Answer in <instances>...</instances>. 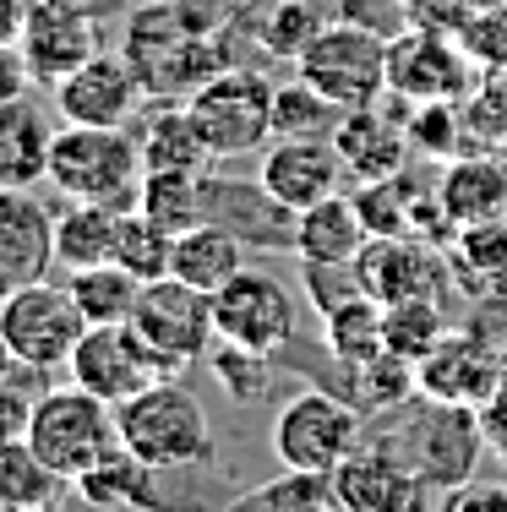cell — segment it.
I'll return each instance as SVG.
<instances>
[{
  "instance_id": "cell-21",
  "label": "cell",
  "mask_w": 507,
  "mask_h": 512,
  "mask_svg": "<svg viewBox=\"0 0 507 512\" xmlns=\"http://www.w3.org/2000/svg\"><path fill=\"white\" fill-rule=\"evenodd\" d=\"M22 55H28V71L39 82H60L82 66V60L99 55V22H93L88 6H55L28 17L22 28Z\"/></svg>"
},
{
  "instance_id": "cell-23",
  "label": "cell",
  "mask_w": 507,
  "mask_h": 512,
  "mask_svg": "<svg viewBox=\"0 0 507 512\" xmlns=\"http://www.w3.org/2000/svg\"><path fill=\"white\" fill-rule=\"evenodd\" d=\"M437 202L448 218V235L469 224H491L507 218V169L491 153H458L437 180Z\"/></svg>"
},
{
  "instance_id": "cell-7",
  "label": "cell",
  "mask_w": 507,
  "mask_h": 512,
  "mask_svg": "<svg viewBox=\"0 0 507 512\" xmlns=\"http://www.w3.org/2000/svg\"><path fill=\"white\" fill-rule=\"evenodd\" d=\"M333 512H426L431 485L415 469L404 436H360L355 453L328 474Z\"/></svg>"
},
{
  "instance_id": "cell-47",
  "label": "cell",
  "mask_w": 507,
  "mask_h": 512,
  "mask_svg": "<svg viewBox=\"0 0 507 512\" xmlns=\"http://www.w3.org/2000/svg\"><path fill=\"white\" fill-rule=\"evenodd\" d=\"M28 28V6L22 0H0V44H17Z\"/></svg>"
},
{
  "instance_id": "cell-6",
  "label": "cell",
  "mask_w": 507,
  "mask_h": 512,
  "mask_svg": "<svg viewBox=\"0 0 507 512\" xmlns=\"http://www.w3.org/2000/svg\"><path fill=\"white\" fill-rule=\"evenodd\" d=\"M131 327H137V338L148 344L159 376H180L186 365H197L213 344H219V327H213V295L180 284L175 273L142 284L137 311H131Z\"/></svg>"
},
{
  "instance_id": "cell-34",
  "label": "cell",
  "mask_w": 507,
  "mask_h": 512,
  "mask_svg": "<svg viewBox=\"0 0 507 512\" xmlns=\"http://www.w3.org/2000/svg\"><path fill=\"white\" fill-rule=\"evenodd\" d=\"M322 344H328V355L338 365H355V360H371L382 355V300H371L366 289H360L355 300H344V306H333L322 316Z\"/></svg>"
},
{
  "instance_id": "cell-3",
  "label": "cell",
  "mask_w": 507,
  "mask_h": 512,
  "mask_svg": "<svg viewBox=\"0 0 507 512\" xmlns=\"http://www.w3.org/2000/svg\"><path fill=\"white\" fill-rule=\"evenodd\" d=\"M115 447H120V425H115V409L104 404V398L82 393L77 382L33 398L28 453L39 458L55 480L77 485L82 474H88L99 458H110Z\"/></svg>"
},
{
  "instance_id": "cell-40",
  "label": "cell",
  "mask_w": 507,
  "mask_h": 512,
  "mask_svg": "<svg viewBox=\"0 0 507 512\" xmlns=\"http://www.w3.org/2000/svg\"><path fill=\"white\" fill-rule=\"evenodd\" d=\"M404 131L420 158H453L464 148V115H458V104H409Z\"/></svg>"
},
{
  "instance_id": "cell-32",
  "label": "cell",
  "mask_w": 507,
  "mask_h": 512,
  "mask_svg": "<svg viewBox=\"0 0 507 512\" xmlns=\"http://www.w3.org/2000/svg\"><path fill=\"white\" fill-rule=\"evenodd\" d=\"M344 387H349V404L360 414H393L404 398H415V365L382 349L371 360L344 365Z\"/></svg>"
},
{
  "instance_id": "cell-10",
  "label": "cell",
  "mask_w": 507,
  "mask_h": 512,
  "mask_svg": "<svg viewBox=\"0 0 507 512\" xmlns=\"http://www.w3.org/2000/svg\"><path fill=\"white\" fill-rule=\"evenodd\" d=\"M82 333H88V322H82L66 284L39 278V284L0 300V338L11 344L22 371H66Z\"/></svg>"
},
{
  "instance_id": "cell-48",
  "label": "cell",
  "mask_w": 507,
  "mask_h": 512,
  "mask_svg": "<svg viewBox=\"0 0 507 512\" xmlns=\"http://www.w3.org/2000/svg\"><path fill=\"white\" fill-rule=\"evenodd\" d=\"M480 93H486V99H491V104L502 109V120H507V66L486 71V82H480Z\"/></svg>"
},
{
  "instance_id": "cell-22",
  "label": "cell",
  "mask_w": 507,
  "mask_h": 512,
  "mask_svg": "<svg viewBox=\"0 0 507 512\" xmlns=\"http://www.w3.org/2000/svg\"><path fill=\"white\" fill-rule=\"evenodd\" d=\"M333 142H338V158H344V175L355 180V186H360V180H388V175H398V169H404V158L415 153V148H409V131H404V115L388 120V115H377V104L344 109Z\"/></svg>"
},
{
  "instance_id": "cell-44",
  "label": "cell",
  "mask_w": 507,
  "mask_h": 512,
  "mask_svg": "<svg viewBox=\"0 0 507 512\" xmlns=\"http://www.w3.org/2000/svg\"><path fill=\"white\" fill-rule=\"evenodd\" d=\"M28 414H33L28 398H17L11 387H0V453L28 447Z\"/></svg>"
},
{
  "instance_id": "cell-46",
  "label": "cell",
  "mask_w": 507,
  "mask_h": 512,
  "mask_svg": "<svg viewBox=\"0 0 507 512\" xmlns=\"http://www.w3.org/2000/svg\"><path fill=\"white\" fill-rule=\"evenodd\" d=\"M480 431H486V453H497L507 463V393H497L480 409Z\"/></svg>"
},
{
  "instance_id": "cell-5",
  "label": "cell",
  "mask_w": 507,
  "mask_h": 512,
  "mask_svg": "<svg viewBox=\"0 0 507 512\" xmlns=\"http://www.w3.org/2000/svg\"><path fill=\"white\" fill-rule=\"evenodd\" d=\"M213 158H240L273 142V82L262 71L224 66L186 99Z\"/></svg>"
},
{
  "instance_id": "cell-1",
  "label": "cell",
  "mask_w": 507,
  "mask_h": 512,
  "mask_svg": "<svg viewBox=\"0 0 507 512\" xmlns=\"http://www.w3.org/2000/svg\"><path fill=\"white\" fill-rule=\"evenodd\" d=\"M115 425H120V447L159 474L197 469V463H208L219 453V436H213V420L202 409V398L186 393L175 376H159L137 398H126L115 409Z\"/></svg>"
},
{
  "instance_id": "cell-50",
  "label": "cell",
  "mask_w": 507,
  "mask_h": 512,
  "mask_svg": "<svg viewBox=\"0 0 507 512\" xmlns=\"http://www.w3.org/2000/svg\"><path fill=\"white\" fill-rule=\"evenodd\" d=\"M497 360H502V393H507V344H497Z\"/></svg>"
},
{
  "instance_id": "cell-9",
  "label": "cell",
  "mask_w": 507,
  "mask_h": 512,
  "mask_svg": "<svg viewBox=\"0 0 507 512\" xmlns=\"http://www.w3.org/2000/svg\"><path fill=\"white\" fill-rule=\"evenodd\" d=\"M360 420H366V414L349 404V398L322 393V387H300V393L279 409V420H273V453H279L284 469L333 474L338 463L355 453Z\"/></svg>"
},
{
  "instance_id": "cell-4",
  "label": "cell",
  "mask_w": 507,
  "mask_h": 512,
  "mask_svg": "<svg viewBox=\"0 0 507 512\" xmlns=\"http://www.w3.org/2000/svg\"><path fill=\"white\" fill-rule=\"evenodd\" d=\"M295 66L338 109H366L388 93V39L366 22H322Z\"/></svg>"
},
{
  "instance_id": "cell-38",
  "label": "cell",
  "mask_w": 507,
  "mask_h": 512,
  "mask_svg": "<svg viewBox=\"0 0 507 512\" xmlns=\"http://www.w3.org/2000/svg\"><path fill=\"white\" fill-rule=\"evenodd\" d=\"M169 251H175V235L159 229L148 213H137V207H131L126 224H120L115 262L126 267V273H137L142 284H153V278H169Z\"/></svg>"
},
{
  "instance_id": "cell-12",
  "label": "cell",
  "mask_w": 507,
  "mask_h": 512,
  "mask_svg": "<svg viewBox=\"0 0 507 512\" xmlns=\"http://www.w3.org/2000/svg\"><path fill=\"white\" fill-rule=\"evenodd\" d=\"M213 327H219L224 344L279 355L295 338V295L273 273H262V267H240L213 295Z\"/></svg>"
},
{
  "instance_id": "cell-33",
  "label": "cell",
  "mask_w": 507,
  "mask_h": 512,
  "mask_svg": "<svg viewBox=\"0 0 507 512\" xmlns=\"http://www.w3.org/2000/svg\"><path fill=\"white\" fill-rule=\"evenodd\" d=\"M137 213H148L169 235L202 224L208 218V175H142Z\"/></svg>"
},
{
  "instance_id": "cell-41",
  "label": "cell",
  "mask_w": 507,
  "mask_h": 512,
  "mask_svg": "<svg viewBox=\"0 0 507 512\" xmlns=\"http://www.w3.org/2000/svg\"><path fill=\"white\" fill-rule=\"evenodd\" d=\"M208 360H213V376L229 387V398L235 404H257L262 393H268V360L273 355H257V349H240V344H213L208 349Z\"/></svg>"
},
{
  "instance_id": "cell-28",
  "label": "cell",
  "mask_w": 507,
  "mask_h": 512,
  "mask_svg": "<svg viewBox=\"0 0 507 512\" xmlns=\"http://www.w3.org/2000/svg\"><path fill=\"white\" fill-rule=\"evenodd\" d=\"M371 229L366 218H360V207L349 191H338V197L317 202L300 213V229H295V256L300 262H355L360 251H366Z\"/></svg>"
},
{
  "instance_id": "cell-11",
  "label": "cell",
  "mask_w": 507,
  "mask_h": 512,
  "mask_svg": "<svg viewBox=\"0 0 507 512\" xmlns=\"http://www.w3.org/2000/svg\"><path fill=\"white\" fill-rule=\"evenodd\" d=\"M388 93L398 104H458L475 93V60L458 44L453 28L415 22L388 44Z\"/></svg>"
},
{
  "instance_id": "cell-45",
  "label": "cell",
  "mask_w": 507,
  "mask_h": 512,
  "mask_svg": "<svg viewBox=\"0 0 507 512\" xmlns=\"http://www.w3.org/2000/svg\"><path fill=\"white\" fill-rule=\"evenodd\" d=\"M28 82H33V71H28L22 44H0V104L22 99V93H28Z\"/></svg>"
},
{
  "instance_id": "cell-25",
  "label": "cell",
  "mask_w": 507,
  "mask_h": 512,
  "mask_svg": "<svg viewBox=\"0 0 507 512\" xmlns=\"http://www.w3.org/2000/svg\"><path fill=\"white\" fill-rule=\"evenodd\" d=\"M137 148H142V169L148 175H213V148L202 142L191 109L159 104L153 115H142Z\"/></svg>"
},
{
  "instance_id": "cell-26",
  "label": "cell",
  "mask_w": 507,
  "mask_h": 512,
  "mask_svg": "<svg viewBox=\"0 0 507 512\" xmlns=\"http://www.w3.org/2000/svg\"><path fill=\"white\" fill-rule=\"evenodd\" d=\"M240 267H246V246H240L224 224H213V218L180 229L175 251H169V273H175L180 284L202 289V295H219Z\"/></svg>"
},
{
  "instance_id": "cell-42",
  "label": "cell",
  "mask_w": 507,
  "mask_h": 512,
  "mask_svg": "<svg viewBox=\"0 0 507 512\" xmlns=\"http://www.w3.org/2000/svg\"><path fill=\"white\" fill-rule=\"evenodd\" d=\"M458 44L469 50V60H475L480 71L507 66V6H486V0H480L464 17V28H458Z\"/></svg>"
},
{
  "instance_id": "cell-19",
  "label": "cell",
  "mask_w": 507,
  "mask_h": 512,
  "mask_svg": "<svg viewBox=\"0 0 507 512\" xmlns=\"http://www.w3.org/2000/svg\"><path fill=\"white\" fill-rule=\"evenodd\" d=\"M55 267V213L33 191L0 186V300L50 278Z\"/></svg>"
},
{
  "instance_id": "cell-16",
  "label": "cell",
  "mask_w": 507,
  "mask_h": 512,
  "mask_svg": "<svg viewBox=\"0 0 507 512\" xmlns=\"http://www.w3.org/2000/svg\"><path fill=\"white\" fill-rule=\"evenodd\" d=\"M404 447L415 469L426 474L431 491H453V485L475 480V463L486 453V431H480V409L458 404H431L426 420L404 431Z\"/></svg>"
},
{
  "instance_id": "cell-2",
  "label": "cell",
  "mask_w": 507,
  "mask_h": 512,
  "mask_svg": "<svg viewBox=\"0 0 507 512\" xmlns=\"http://www.w3.org/2000/svg\"><path fill=\"white\" fill-rule=\"evenodd\" d=\"M142 148L131 126H66L50 148V186L71 202L137 207L142 191Z\"/></svg>"
},
{
  "instance_id": "cell-14",
  "label": "cell",
  "mask_w": 507,
  "mask_h": 512,
  "mask_svg": "<svg viewBox=\"0 0 507 512\" xmlns=\"http://www.w3.org/2000/svg\"><path fill=\"white\" fill-rule=\"evenodd\" d=\"M66 376L82 387V393H93L110 409H120L126 398H137L142 387L159 382V365H153L148 344L137 338V327L110 322V327H88V333L77 338Z\"/></svg>"
},
{
  "instance_id": "cell-49",
  "label": "cell",
  "mask_w": 507,
  "mask_h": 512,
  "mask_svg": "<svg viewBox=\"0 0 507 512\" xmlns=\"http://www.w3.org/2000/svg\"><path fill=\"white\" fill-rule=\"evenodd\" d=\"M22 365H17V355H11V344L0 338V387H11V376H17Z\"/></svg>"
},
{
  "instance_id": "cell-24",
  "label": "cell",
  "mask_w": 507,
  "mask_h": 512,
  "mask_svg": "<svg viewBox=\"0 0 507 512\" xmlns=\"http://www.w3.org/2000/svg\"><path fill=\"white\" fill-rule=\"evenodd\" d=\"M50 148L55 131L44 126L39 104H28V93L0 104V186L33 191L39 180H50Z\"/></svg>"
},
{
  "instance_id": "cell-30",
  "label": "cell",
  "mask_w": 507,
  "mask_h": 512,
  "mask_svg": "<svg viewBox=\"0 0 507 512\" xmlns=\"http://www.w3.org/2000/svg\"><path fill=\"white\" fill-rule=\"evenodd\" d=\"M159 469H148L142 458H131L126 447H115L110 458H99L88 474L77 480V491L88 496L93 507H131V512H159L164 496H159Z\"/></svg>"
},
{
  "instance_id": "cell-36",
  "label": "cell",
  "mask_w": 507,
  "mask_h": 512,
  "mask_svg": "<svg viewBox=\"0 0 507 512\" xmlns=\"http://www.w3.org/2000/svg\"><path fill=\"white\" fill-rule=\"evenodd\" d=\"M224 512H333V491H328V474L284 469L279 480H262L251 491H240Z\"/></svg>"
},
{
  "instance_id": "cell-18",
  "label": "cell",
  "mask_w": 507,
  "mask_h": 512,
  "mask_svg": "<svg viewBox=\"0 0 507 512\" xmlns=\"http://www.w3.org/2000/svg\"><path fill=\"white\" fill-rule=\"evenodd\" d=\"M257 180L284 207L306 213V207H317V202H328L344 191V158H338L333 137H273L268 148H262Z\"/></svg>"
},
{
  "instance_id": "cell-13",
  "label": "cell",
  "mask_w": 507,
  "mask_h": 512,
  "mask_svg": "<svg viewBox=\"0 0 507 512\" xmlns=\"http://www.w3.org/2000/svg\"><path fill=\"white\" fill-rule=\"evenodd\" d=\"M415 393L426 404H458V409H486L502 393V360L497 344L480 338V327H448L437 349L415 365Z\"/></svg>"
},
{
  "instance_id": "cell-39",
  "label": "cell",
  "mask_w": 507,
  "mask_h": 512,
  "mask_svg": "<svg viewBox=\"0 0 507 512\" xmlns=\"http://www.w3.org/2000/svg\"><path fill=\"white\" fill-rule=\"evenodd\" d=\"M322 28L317 6L311 0H273V6H262V22H257V39L268 55L279 60H300V50L311 44V33Z\"/></svg>"
},
{
  "instance_id": "cell-37",
  "label": "cell",
  "mask_w": 507,
  "mask_h": 512,
  "mask_svg": "<svg viewBox=\"0 0 507 512\" xmlns=\"http://www.w3.org/2000/svg\"><path fill=\"white\" fill-rule=\"evenodd\" d=\"M344 109L328 93H317L306 77L273 88V137H333Z\"/></svg>"
},
{
  "instance_id": "cell-29",
  "label": "cell",
  "mask_w": 507,
  "mask_h": 512,
  "mask_svg": "<svg viewBox=\"0 0 507 512\" xmlns=\"http://www.w3.org/2000/svg\"><path fill=\"white\" fill-rule=\"evenodd\" d=\"M448 267H453L458 284H464V295L502 300V295H507V218H491V224L453 229Z\"/></svg>"
},
{
  "instance_id": "cell-27",
  "label": "cell",
  "mask_w": 507,
  "mask_h": 512,
  "mask_svg": "<svg viewBox=\"0 0 507 512\" xmlns=\"http://www.w3.org/2000/svg\"><path fill=\"white\" fill-rule=\"evenodd\" d=\"M126 213L131 207H110V202H71L66 213H55V262L66 267V273L115 262Z\"/></svg>"
},
{
  "instance_id": "cell-8",
  "label": "cell",
  "mask_w": 507,
  "mask_h": 512,
  "mask_svg": "<svg viewBox=\"0 0 507 512\" xmlns=\"http://www.w3.org/2000/svg\"><path fill=\"white\" fill-rule=\"evenodd\" d=\"M126 60H131V71L142 77L148 99H169V93H197L202 82L213 77V71H224L219 55H213L191 28H180L175 6H164V0H159V6H142L137 17H131Z\"/></svg>"
},
{
  "instance_id": "cell-17",
  "label": "cell",
  "mask_w": 507,
  "mask_h": 512,
  "mask_svg": "<svg viewBox=\"0 0 507 512\" xmlns=\"http://www.w3.org/2000/svg\"><path fill=\"white\" fill-rule=\"evenodd\" d=\"M142 99H148V88L131 71V60L104 50L55 82V109L66 115V126H131Z\"/></svg>"
},
{
  "instance_id": "cell-15",
  "label": "cell",
  "mask_w": 507,
  "mask_h": 512,
  "mask_svg": "<svg viewBox=\"0 0 507 512\" xmlns=\"http://www.w3.org/2000/svg\"><path fill=\"white\" fill-rule=\"evenodd\" d=\"M355 278L371 300L398 306V300H437L453 267L426 235H371L355 256Z\"/></svg>"
},
{
  "instance_id": "cell-35",
  "label": "cell",
  "mask_w": 507,
  "mask_h": 512,
  "mask_svg": "<svg viewBox=\"0 0 507 512\" xmlns=\"http://www.w3.org/2000/svg\"><path fill=\"white\" fill-rule=\"evenodd\" d=\"M442 338H448V316H442L437 300H398V306H382V344H388V355L420 365Z\"/></svg>"
},
{
  "instance_id": "cell-20",
  "label": "cell",
  "mask_w": 507,
  "mask_h": 512,
  "mask_svg": "<svg viewBox=\"0 0 507 512\" xmlns=\"http://www.w3.org/2000/svg\"><path fill=\"white\" fill-rule=\"evenodd\" d=\"M208 218L224 224L240 246H262V251H295V229L300 213L284 207L262 180H219L208 175Z\"/></svg>"
},
{
  "instance_id": "cell-43",
  "label": "cell",
  "mask_w": 507,
  "mask_h": 512,
  "mask_svg": "<svg viewBox=\"0 0 507 512\" xmlns=\"http://www.w3.org/2000/svg\"><path fill=\"white\" fill-rule=\"evenodd\" d=\"M437 512H507V485L502 480H464L437 496Z\"/></svg>"
},
{
  "instance_id": "cell-31",
  "label": "cell",
  "mask_w": 507,
  "mask_h": 512,
  "mask_svg": "<svg viewBox=\"0 0 507 512\" xmlns=\"http://www.w3.org/2000/svg\"><path fill=\"white\" fill-rule=\"evenodd\" d=\"M66 289H71V300H77L82 322L110 327V322H131L137 295H142V278L126 273L120 262H99V267H77V273H66Z\"/></svg>"
}]
</instances>
